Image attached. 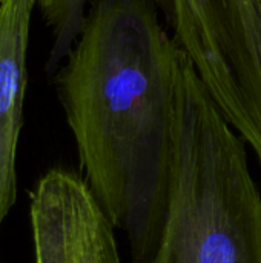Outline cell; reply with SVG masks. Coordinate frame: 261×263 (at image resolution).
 Listing matches in <instances>:
<instances>
[{"label":"cell","instance_id":"cell-6","mask_svg":"<svg viewBox=\"0 0 261 263\" xmlns=\"http://www.w3.org/2000/svg\"><path fill=\"white\" fill-rule=\"evenodd\" d=\"M0 263H2V262H0Z\"/></svg>","mask_w":261,"mask_h":263},{"label":"cell","instance_id":"cell-4","mask_svg":"<svg viewBox=\"0 0 261 263\" xmlns=\"http://www.w3.org/2000/svg\"><path fill=\"white\" fill-rule=\"evenodd\" d=\"M37 0H0V225L17 199L31 18Z\"/></svg>","mask_w":261,"mask_h":263},{"label":"cell","instance_id":"cell-3","mask_svg":"<svg viewBox=\"0 0 261 263\" xmlns=\"http://www.w3.org/2000/svg\"><path fill=\"white\" fill-rule=\"evenodd\" d=\"M34 263H120L114 225L85 179L55 168L29 194Z\"/></svg>","mask_w":261,"mask_h":263},{"label":"cell","instance_id":"cell-5","mask_svg":"<svg viewBox=\"0 0 261 263\" xmlns=\"http://www.w3.org/2000/svg\"><path fill=\"white\" fill-rule=\"evenodd\" d=\"M163 6L165 0H155ZM91 0H37V8L52 32V46L48 57V72L57 71L77 42Z\"/></svg>","mask_w":261,"mask_h":263},{"label":"cell","instance_id":"cell-1","mask_svg":"<svg viewBox=\"0 0 261 263\" xmlns=\"http://www.w3.org/2000/svg\"><path fill=\"white\" fill-rule=\"evenodd\" d=\"M182 55L155 0H91L55 74L83 179L132 263L155 254L169 211Z\"/></svg>","mask_w":261,"mask_h":263},{"label":"cell","instance_id":"cell-2","mask_svg":"<svg viewBox=\"0 0 261 263\" xmlns=\"http://www.w3.org/2000/svg\"><path fill=\"white\" fill-rule=\"evenodd\" d=\"M246 146L183 52L175 179L148 263H261V194Z\"/></svg>","mask_w":261,"mask_h":263}]
</instances>
